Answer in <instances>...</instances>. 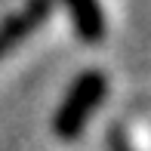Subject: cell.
Returning a JSON list of instances; mask_svg holds the SVG:
<instances>
[{
  "instance_id": "obj_4",
  "label": "cell",
  "mask_w": 151,
  "mask_h": 151,
  "mask_svg": "<svg viewBox=\"0 0 151 151\" xmlns=\"http://www.w3.org/2000/svg\"><path fill=\"white\" fill-rule=\"evenodd\" d=\"M105 142H108V151H136L123 127H111V129H108V139H105Z\"/></svg>"
},
{
  "instance_id": "obj_1",
  "label": "cell",
  "mask_w": 151,
  "mask_h": 151,
  "mask_svg": "<svg viewBox=\"0 0 151 151\" xmlns=\"http://www.w3.org/2000/svg\"><path fill=\"white\" fill-rule=\"evenodd\" d=\"M105 96H108V77L102 71L86 68L83 74H77L71 80V86H68V93L62 96L56 114H52V133L62 142L77 139L86 129L93 111L105 102Z\"/></svg>"
},
{
  "instance_id": "obj_3",
  "label": "cell",
  "mask_w": 151,
  "mask_h": 151,
  "mask_svg": "<svg viewBox=\"0 0 151 151\" xmlns=\"http://www.w3.org/2000/svg\"><path fill=\"white\" fill-rule=\"evenodd\" d=\"M71 19V28L83 43H102L108 34V22H105V9L99 0H62Z\"/></svg>"
},
{
  "instance_id": "obj_2",
  "label": "cell",
  "mask_w": 151,
  "mask_h": 151,
  "mask_svg": "<svg viewBox=\"0 0 151 151\" xmlns=\"http://www.w3.org/2000/svg\"><path fill=\"white\" fill-rule=\"evenodd\" d=\"M46 19H50V0H28L22 9L9 12L0 22V59L12 52L25 37H31Z\"/></svg>"
}]
</instances>
